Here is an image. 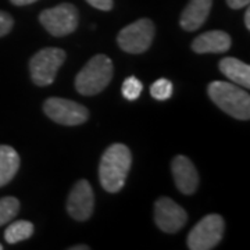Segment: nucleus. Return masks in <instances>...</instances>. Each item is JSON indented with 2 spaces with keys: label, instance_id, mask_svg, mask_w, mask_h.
Instances as JSON below:
<instances>
[{
  "label": "nucleus",
  "instance_id": "nucleus-1",
  "mask_svg": "<svg viewBox=\"0 0 250 250\" xmlns=\"http://www.w3.org/2000/svg\"><path fill=\"white\" fill-rule=\"evenodd\" d=\"M131 150L123 143L108 146L103 153L99 166V178L104 190L116 193L125 185L128 172L131 170Z\"/></svg>",
  "mask_w": 250,
  "mask_h": 250
},
{
  "label": "nucleus",
  "instance_id": "nucleus-2",
  "mask_svg": "<svg viewBox=\"0 0 250 250\" xmlns=\"http://www.w3.org/2000/svg\"><path fill=\"white\" fill-rule=\"evenodd\" d=\"M207 92L210 99L228 116L242 121L250 118V96L245 89L229 82L214 81L208 85Z\"/></svg>",
  "mask_w": 250,
  "mask_h": 250
},
{
  "label": "nucleus",
  "instance_id": "nucleus-3",
  "mask_svg": "<svg viewBox=\"0 0 250 250\" xmlns=\"http://www.w3.org/2000/svg\"><path fill=\"white\" fill-rule=\"evenodd\" d=\"M113 78V62L106 54H96L85 64L75 78V88L83 96L98 95Z\"/></svg>",
  "mask_w": 250,
  "mask_h": 250
},
{
  "label": "nucleus",
  "instance_id": "nucleus-4",
  "mask_svg": "<svg viewBox=\"0 0 250 250\" xmlns=\"http://www.w3.org/2000/svg\"><path fill=\"white\" fill-rule=\"evenodd\" d=\"M64 60L65 52L57 47H46L38 52L29 62V72L34 83L38 86H47L53 83Z\"/></svg>",
  "mask_w": 250,
  "mask_h": 250
},
{
  "label": "nucleus",
  "instance_id": "nucleus-5",
  "mask_svg": "<svg viewBox=\"0 0 250 250\" xmlns=\"http://www.w3.org/2000/svg\"><path fill=\"white\" fill-rule=\"evenodd\" d=\"M154 24L149 18H141L123 28L118 34V46L129 54L145 53L154 38Z\"/></svg>",
  "mask_w": 250,
  "mask_h": 250
},
{
  "label": "nucleus",
  "instance_id": "nucleus-6",
  "mask_svg": "<svg viewBox=\"0 0 250 250\" xmlns=\"http://www.w3.org/2000/svg\"><path fill=\"white\" fill-rule=\"evenodd\" d=\"M224 220L221 215L208 214L192 228L188 235L190 250H211L223 239Z\"/></svg>",
  "mask_w": 250,
  "mask_h": 250
},
{
  "label": "nucleus",
  "instance_id": "nucleus-7",
  "mask_svg": "<svg viewBox=\"0 0 250 250\" xmlns=\"http://www.w3.org/2000/svg\"><path fill=\"white\" fill-rule=\"evenodd\" d=\"M78 10L71 3H62L56 7L41 13L39 21L46 31L53 36L72 34L78 27Z\"/></svg>",
  "mask_w": 250,
  "mask_h": 250
},
{
  "label": "nucleus",
  "instance_id": "nucleus-8",
  "mask_svg": "<svg viewBox=\"0 0 250 250\" xmlns=\"http://www.w3.org/2000/svg\"><path fill=\"white\" fill-rule=\"evenodd\" d=\"M46 116L62 125H81L89 118V111L77 102L62 98H49L43 104Z\"/></svg>",
  "mask_w": 250,
  "mask_h": 250
},
{
  "label": "nucleus",
  "instance_id": "nucleus-9",
  "mask_svg": "<svg viewBox=\"0 0 250 250\" xmlns=\"http://www.w3.org/2000/svg\"><path fill=\"white\" fill-rule=\"evenodd\" d=\"M187 211L170 197H160L154 203V221L163 232H177L187 224Z\"/></svg>",
  "mask_w": 250,
  "mask_h": 250
},
{
  "label": "nucleus",
  "instance_id": "nucleus-10",
  "mask_svg": "<svg viewBox=\"0 0 250 250\" xmlns=\"http://www.w3.org/2000/svg\"><path fill=\"white\" fill-rule=\"evenodd\" d=\"M95 195L86 179L78 181L70 192L67 202V211L77 221H86L93 213Z\"/></svg>",
  "mask_w": 250,
  "mask_h": 250
},
{
  "label": "nucleus",
  "instance_id": "nucleus-11",
  "mask_svg": "<svg viewBox=\"0 0 250 250\" xmlns=\"http://www.w3.org/2000/svg\"><path fill=\"white\" fill-rule=\"evenodd\" d=\"M171 168L179 192H182L184 195H192L196 192L199 187V174L192 161L185 156L178 154L174 157Z\"/></svg>",
  "mask_w": 250,
  "mask_h": 250
},
{
  "label": "nucleus",
  "instance_id": "nucleus-12",
  "mask_svg": "<svg viewBox=\"0 0 250 250\" xmlns=\"http://www.w3.org/2000/svg\"><path fill=\"white\" fill-rule=\"evenodd\" d=\"M213 0H189L181 14V27L188 32H193L202 27L210 14Z\"/></svg>",
  "mask_w": 250,
  "mask_h": 250
},
{
  "label": "nucleus",
  "instance_id": "nucleus-13",
  "mask_svg": "<svg viewBox=\"0 0 250 250\" xmlns=\"http://www.w3.org/2000/svg\"><path fill=\"white\" fill-rule=\"evenodd\" d=\"M231 47V36L224 31H208L192 42V50L199 54L225 53Z\"/></svg>",
  "mask_w": 250,
  "mask_h": 250
},
{
  "label": "nucleus",
  "instance_id": "nucleus-14",
  "mask_svg": "<svg viewBox=\"0 0 250 250\" xmlns=\"http://www.w3.org/2000/svg\"><path fill=\"white\" fill-rule=\"evenodd\" d=\"M220 71L233 83L250 88V65L235 57H225L220 62Z\"/></svg>",
  "mask_w": 250,
  "mask_h": 250
},
{
  "label": "nucleus",
  "instance_id": "nucleus-15",
  "mask_svg": "<svg viewBox=\"0 0 250 250\" xmlns=\"http://www.w3.org/2000/svg\"><path fill=\"white\" fill-rule=\"evenodd\" d=\"M20 168L18 153L7 145H0V188L7 185Z\"/></svg>",
  "mask_w": 250,
  "mask_h": 250
},
{
  "label": "nucleus",
  "instance_id": "nucleus-16",
  "mask_svg": "<svg viewBox=\"0 0 250 250\" xmlns=\"http://www.w3.org/2000/svg\"><path fill=\"white\" fill-rule=\"evenodd\" d=\"M34 233V224L21 220L16 223L10 224L4 232V239L10 245H16L18 242L27 241Z\"/></svg>",
  "mask_w": 250,
  "mask_h": 250
},
{
  "label": "nucleus",
  "instance_id": "nucleus-17",
  "mask_svg": "<svg viewBox=\"0 0 250 250\" xmlns=\"http://www.w3.org/2000/svg\"><path fill=\"white\" fill-rule=\"evenodd\" d=\"M20 211V202L17 197L7 196L0 199V227L10 223Z\"/></svg>",
  "mask_w": 250,
  "mask_h": 250
},
{
  "label": "nucleus",
  "instance_id": "nucleus-18",
  "mask_svg": "<svg viewBox=\"0 0 250 250\" xmlns=\"http://www.w3.org/2000/svg\"><path fill=\"white\" fill-rule=\"evenodd\" d=\"M172 90H174L172 82L167 78H160V80H157L152 83L150 95H152L153 99L164 102V100H168L172 96Z\"/></svg>",
  "mask_w": 250,
  "mask_h": 250
},
{
  "label": "nucleus",
  "instance_id": "nucleus-19",
  "mask_svg": "<svg viewBox=\"0 0 250 250\" xmlns=\"http://www.w3.org/2000/svg\"><path fill=\"white\" fill-rule=\"evenodd\" d=\"M142 90L143 83L136 77H128L123 82V86H121L123 96H124L125 100H129V102H134L139 98L142 95Z\"/></svg>",
  "mask_w": 250,
  "mask_h": 250
},
{
  "label": "nucleus",
  "instance_id": "nucleus-20",
  "mask_svg": "<svg viewBox=\"0 0 250 250\" xmlns=\"http://www.w3.org/2000/svg\"><path fill=\"white\" fill-rule=\"evenodd\" d=\"M13 24H14V21H13L11 16L0 10V38L9 34L13 28Z\"/></svg>",
  "mask_w": 250,
  "mask_h": 250
},
{
  "label": "nucleus",
  "instance_id": "nucleus-21",
  "mask_svg": "<svg viewBox=\"0 0 250 250\" xmlns=\"http://www.w3.org/2000/svg\"><path fill=\"white\" fill-rule=\"evenodd\" d=\"M92 7L102 10V11H110L113 9V0H86Z\"/></svg>",
  "mask_w": 250,
  "mask_h": 250
},
{
  "label": "nucleus",
  "instance_id": "nucleus-22",
  "mask_svg": "<svg viewBox=\"0 0 250 250\" xmlns=\"http://www.w3.org/2000/svg\"><path fill=\"white\" fill-rule=\"evenodd\" d=\"M249 3H250V0H227V4L233 10L248 7V6H249Z\"/></svg>",
  "mask_w": 250,
  "mask_h": 250
},
{
  "label": "nucleus",
  "instance_id": "nucleus-23",
  "mask_svg": "<svg viewBox=\"0 0 250 250\" xmlns=\"http://www.w3.org/2000/svg\"><path fill=\"white\" fill-rule=\"evenodd\" d=\"M13 4H16V6H27V4H32V3H35L38 0H10Z\"/></svg>",
  "mask_w": 250,
  "mask_h": 250
},
{
  "label": "nucleus",
  "instance_id": "nucleus-24",
  "mask_svg": "<svg viewBox=\"0 0 250 250\" xmlns=\"http://www.w3.org/2000/svg\"><path fill=\"white\" fill-rule=\"evenodd\" d=\"M245 25L248 29H250V10H246V13H245Z\"/></svg>",
  "mask_w": 250,
  "mask_h": 250
},
{
  "label": "nucleus",
  "instance_id": "nucleus-25",
  "mask_svg": "<svg viewBox=\"0 0 250 250\" xmlns=\"http://www.w3.org/2000/svg\"><path fill=\"white\" fill-rule=\"evenodd\" d=\"M71 250H89V246H86V245H77V246H72Z\"/></svg>",
  "mask_w": 250,
  "mask_h": 250
},
{
  "label": "nucleus",
  "instance_id": "nucleus-26",
  "mask_svg": "<svg viewBox=\"0 0 250 250\" xmlns=\"http://www.w3.org/2000/svg\"><path fill=\"white\" fill-rule=\"evenodd\" d=\"M1 249H3V246H1V245H0V250H1Z\"/></svg>",
  "mask_w": 250,
  "mask_h": 250
}]
</instances>
